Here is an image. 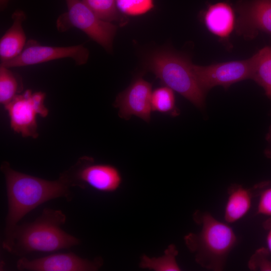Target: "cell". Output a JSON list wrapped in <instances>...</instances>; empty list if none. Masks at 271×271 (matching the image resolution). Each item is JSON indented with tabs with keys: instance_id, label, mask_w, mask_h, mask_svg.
<instances>
[{
	"instance_id": "6da1fadb",
	"label": "cell",
	"mask_w": 271,
	"mask_h": 271,
	"mask_svg": "<svg viewBox=\"0 0 271 271\" xmlns=\"http://www.w3.org/2000/svg\"><path fill=\"white\" fill-rule=\"evenodd\" d=\"M1 170L5 177L8 203L5 233L41 204L59 197L68 201L73 198L69 184L62 175L57 180H47L16 171L7 162H3Z\"/></svg>"
},
{
	"instance_id": "7a4b0ae2",
	"label": "cell",
	"mask_w": 271,
	"mask_h": 271,
	"mask_svg": "<svg viewBox=\"0 0 271 271\" xmlns=\"http://www.w3.org/2000/svg\"><path fill=\"white\" fill-rule=\"evenodd\" d=\"M66 221L62 211L45 208L34 221L17 224L5 233L3 248L23 257L34 251L52 252L78 244L79 239L61 228Z\"/></svg>"
},
{
	"instance_id": "3957f363",
	"label": "cell",
	"mask_w": 271,
	"mask_h": 271,
	"mask_svg": "<svg viewBox=\"0 0 271 271\" xmlns=\"http://www.w3.org/2000/svg\"><path fill=\"white\" fill-rule=\"evenodd\" d=\"M193 218L201 226V229L185 236L186 246L202 267L214 271L223 270L237 241L234 230L227 223L219 221L207 212L197 210Z\"/></svg>"
},
{
	"instance_id": "277c9868",
	"label": "cell",
	"mask_w": 271,
	"mask_h": 271,
	"mask_svg": "<svg viewBox=\"0 0 271 271\" xmlns=\"http://www.w3.org/2000/svg\"><path fill=\"white\" fill-rule=\"evenodd\" d=\"M192 63L184 56L170 50H158L147 58L146 67L166 86L179 93L196 107H205L206 94L199 85Z\"/></svg>"
},
{
	"instance_id": "5b68a950",
	"label": "cell",
	"mask_w": 271,
	"mask_h": 271,
	"mask_svg": "<svg viewBox=\"0 0 271 271\" xmlns=\"http://www.w3.org/2000/svg\"><path fill=\"white\" fill-rule=\"evenodd\" d=\"M45 97V93L42 91L27 90L5 106L14 131L24 137H38L37 117H45L49 113L44 104Z\"/></svg>"
},
{
	"instance_id": "8992f818",
	"label": "cell",
	"mask_w": 271,
	"mask_h": 271,
	"mask_svg": "<svg viewBox=\"0 0 271 271\" xmlns=\"http://www.w3.org/2000/svg\"><path fill=\"white\" fill-rule=\"evenodd\" d=\"M93 162L90 158H83L72 168L62 174L70 187L84 189L89 186L102 192L118 189L122 181L119 170L111 165Z\"/></svg>"
},
{
	"instance_id": "52a82bcc",
	"label": "cell",
	"mask_w": 271,
	"mask_h": 271,
	"mask_svg": "<svg viewBox=\"0 0 271 271\" xmlns=\"http://www.w3.org/2000/svg\"><path fill=\"white\" fill-rule=\"evenodd\" d=\"M65 1L68 12L65 16L70 26L83 31L106 50L111 51L116 26L100 19L82 1Z\"/></svg>"
},
{
	"instance_id": "ba28073f",
	"label": "cell",
	"mask_w": 271,
	"mask_h": 271,
	"mask_svg": "<svg viewBox=\"0 0 271 271\" xmlns=\"http://www.w3.org/2000/svg\"><path fill=\"white\" fill-rule=\"evenodd\" d=\"M192 68L199 85L206 94L215 86L228 89L234 83L251 79L250 58L207 66L192 63Z\"/></svg>"
},
{
	"instance_id": "9c48e42d",
	"label": "cell",
	"mask_w": 271,
	"mask_h": 271,
	"mask_svg": "<svg viewBox=\"0 0 271 271\" xmlns=\"http://www.w3.org/2000/svg\"><path fill=\"white\" fill-rule=\"evenodd\" d=\"M89 51L82 45L67 47H56L40 45L35 40L28 41L21 53L16 58L1 65L7 68L27 66L51 60L70 58L76 65L85 64Z\"/></svg>"
},
{
	"instance_id": "30bf717a",
	"label": "cell",
	"mask_w": 271,
	"mask_h": 271,
	"mask_svg": "<svg viewBox=\"0 0 271 271\" xmlns=\"http://www.w3.org/2000/svg\"><path fill=\"white\" fill-rule=\"evenodd\" d=\"M235 11L238 34L247 39L255 38L260 32L271 35V0H240Z\"/></svg>"
},
{
	"instance_id": "8fae6325",
	"label": "cell",
	"mask_w": 271,
	"mask_h": 271,
	"mask_svg": "<svg viewBox=\"0 0 271 271\" xmlns=\"http://www.w3.org/2000/svg\"><path fill=\"white\" fill-rule=\"evenodd\" d=\"M103 264L101 257L92 260L83 258L73 252L57 253L30 260L21 257L17 262L20 270L94 271Z\"/></svg>"
},
{
	"instance_id": "7c38bea8",
	"label": "cell",
	"mask_w": 271,
	"mask_h": 271,
	"mask_svg": "<svg viewBox=\"0 0 271 271\" xmlns=\"http://www.w3.org/2000/svg\"><path fill=\"white\" fill-rule=\"evenodd\" d=\"M152 84L138 77L116 97L114 105L118 109L119 116L128 120L134 115L149 122L152 111Z\"/></svg>"
},
{
	"instance_id": "4fadbf2b",
	"label": "cell",
	"mask_w": 271,
	"mask_h": 271,
	"mask_svg": "<svg viewBox=\"0 0 271 271\" xmlns=\"http://www.w3.org/2000/svg\"><path fill=\"white\" fill-rule=\"evenodd\" d=\"M201 17L208 30L223 40L228 39L235 27L234 10L225 2L209 5Z\"/></svg>"
},
{
	"instance_id": "5bb4252c",
	"label": "cell",
	"mask_w": 271,
	"mask_h": 271,
	"mask_svg": "<svg viewBox=\"0 0 271 271\" xmlns=\"http://www.w3.org/2000/svg\"><path fill=\"white\" fill-rule=\"evenodd\" d=\"M13 24L2 37L0 40V59L4 62L19 56L27 43L26 36L23 24L26 14L23 11L17 10L12 15Z\"/></svg>"
},
{
	"instance_id": "9a60e30c",
	"label": "cell",
	"mask_w": 271,
	"mask_h": 271,
	"mask_svg": "<svg viewBox=\"0 0 271 271\" xmlns=\"http://www.w3.org/2000/svg\"><path fill=\"white\" fill-rule=\"evenodd\" d=\"M228 196L224 210V219L227 223H234L249 211L252 191L240 184L231 185L228 189Z\"/></svg>"
},
{
	"instance_id": "2e32d148",
	"label": "cell",
	"mask_w": 271,
	"mask_h": 271,
	"mask_svg": "<svg viewBox=\"0 0 271 271\" xmlns=\"http://www.w3.org/2000/svg\"><path fill=\"white\" fill-rule=\"evenodd\" d=\"M251 79L261 86L271 101V46H265L250 58Z\"/></svg>"
},
{
	"instance_id": "e0dca14e",
	"label": "cell",
	"mask_w": 271,
	"mask_h": 271,
	"mask_svg": "<svg viewBox=\"0 0 271 271\" xmlns=\"http://www.w3.org/2000/svg\"><path fill=\"white\" fill-rule=\"evenodd\" d=\"M178 250L174 244H170L164 255L151 258L144 255L141 259L140 267L156 271H180L181 268L176 260Z\"/></svg>"
},
{
	"instance_id": "ac0fdd59",
	"label": "cell",
	"mask_w": 271,
	"mask_h": 271,
	"mask_svg": "<svg viewBox=\"0 0 271 271\" xmlns=\"http://www.w3.org/2000/svg\"><path fill=\"white\" fill-rule=\"evenodd\" d=\"M152 111L177 116L180 110L176 105L173 90L165 86L156 88L152 91L151 96Z\"/></svg>"
},
{
	"instance_id": "d6986e66",
	"label": "cell",
	"mask_w": 271,
	"mask_h": 271,
	"mask_svg": "<svg viewBox=\"0 0 271 271\" xmlns=\"http://www.w3.org/2000/svg\"><path fill=\"white\" fill-rule=\"evenodd\" d=\"M23 89L22 83L9 68L0 66V102L6 106Z\"/></svg>"
},
{
	"instance_id": "ffe728a7",
	"label": "cell",
	"mask_w": 271,
	"mask_h": 271,
	"mask_svg": "<svg viewBox=\"0 0 271 271\" xmlns=\"http://www.w3.org/2000/svg\"><path fill=\"white\" fill-rule=\"evenodd\" d=\"M100 19L108 22L119 19L115 0H82Z\"/></svg>"
},
{
	"instance_id": "44dd1931",
	"label": "cell",
	"mask_w": 271,
	"mask_h": 271,
	"mask_svg": "<svg viewBox=\"0 0 271 271\" xmlns=\"http://www.w3.org/2000/svg\"><path fill=\"white\" fill-rule=\"evenodd\" d=\"M116 7L121 13L137 16L145 14L154 7L153 0H115Z\"/></svg>"
},
{
	"instance_id": "7402d4cb",
	"label": "cell",
	"mask_w": 271,
	"mask_h": 271,
	"mask_svg": "<svg viewBox=\"0 0 271 271\" xmlns=\"http://www.w3.org/2000/svg\"><path fill=\"white\" fill-rule=\"evenodd\" d=\"M259 192L257 214L271 217V183L263 182L255 186Z\"/></svg>"
},
{
	"instance_id": "603a6c76",
	"label": "cell",
	"mask_w": 271,
	"mask_h": 271,
	"mask_svg": "<svg viewBox=\"0 0 271 271\" xmlns=\"http://www.w3.org/2000/svg\"><path fill=\"white\" fill-rule=\"evenodd\" d=\"M269 252L266 248L261 247L257 249L248 262L250 270L271 271V259L268 257Z\"/></svg>"
},
{
	"instance_id": "cb8c5ba5",
	"label": "cell",
	"mask_w": 271,
	"mask_h": 271,
	"mask_svg": "<svg viewBox=\"0 0 271 271\" xmlns=\"http://www.w3.org/2000/svg\"><path fill=\"white\" fill-rule=\"evenodd\" d=\"M266 145L264 153L266 157L271 160V124L265 136Z\"/></svg>"
},
{
	"instance_id": "d4e9b609",
	"label": "cell",
	"mask_w": 271,
	"mask_h": 271,
	"mask_svg": "<svg viewBox=\"0 0 271 271\" xmlns=\"http://www.w3.org/2000/svg\"><path fill=\"white\" fill-rule=\"evenodd\" d=\"M264 228L267 231L266 234V243L267 249L271 253V217L266 220L263 224Z\"/></svg>"
},
{
	"instance_id": "484cf974",
	"label": "cell",
	"mask_w": 271,
	"mask_h": 271,
	"mask_svg": "<svg viewBox=\"0 0 271 271\" xmlns=\"http://www.w3.org/2000/svg\"><path fill=\"white\" fill-rule=\"evenodd\" d=\"M8 1L9 0H0L1 7H3L6 6Z\"/></svg>"
}]
</instances>
